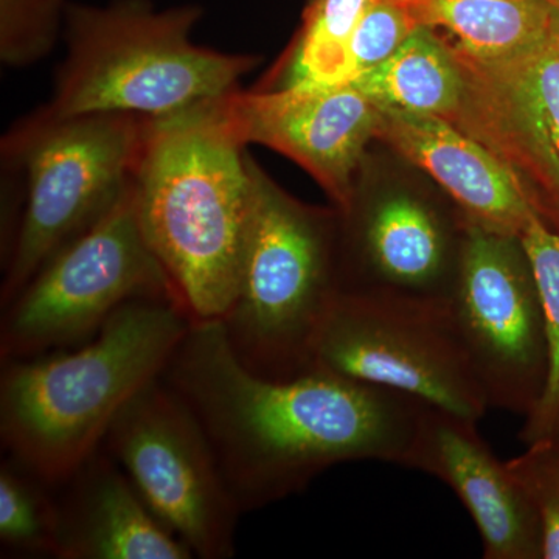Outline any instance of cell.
<instances>
[{
    "instance_id": "6da1fadb",
    "label": "cell",
    "mask_w": 559,
    "mask_h": 559,
    "mask_svg": "<svg viewBox=\"0 0 559 559\" xmlns=\"http://www.w3.org/2000/svg\"><path fill=\"white\" fill-rule=\"evenodd\" d=\"M160 378L201 423L242 513L304 491L340 463L403 466L425 406L323 370L260 377L221 319L193 320Z\"/></svg>"
},
{
    "instance_id": "7a4b0ae2",
    "label": "cell",
    "mask_w": 559,
    "mask_h": 559,
    "mask_svg": "<svg viewBox=\"0 0 559 559\" xmlns=\"http://www.w3.org/2000/svg\"><path fill=\"white\" fill-rule=\"evenodd\" d=\"M191 322L176 301L131 300L83 344L2 362L7 455L53 487L68 479L100 450L121 409L159 380Z\"/></svg>"
},
{
    "instance_id": "3957f363",
    "label": "cell",
    "mask_w": 559,
    "mask_h": 559,
    "mask_svg": "<svg viewBox=\"0 0 559 559\" xmlns=\"http://www.w3.org/2000/svg\"><path fill=\"white\" fill-rule=\"evenodd\" d=\"M221 98L150 119L132 179L140 229L191 320L223 319L240 283L249 153Z\"/></svg>"
},
{
    "instance_id": "277c9868",
    "label": "cell",
    "mask_w": 559,
    "mask_h": 559,
    "mask_svg": "<svg viewBox=\"0 0 559 559\" xmlns=\"http://www.w3.org/2000/svg\"><path fill=\"white\" fill-rule=\"evenodd\" d=\"M200 5L159 9L151 0L70 2L64 58L55 73L46 116L132 114L159 119L224 97L259 66L250 53L198 46Z\"/></svg>"
},
{
    "instance_id": "5b68a950",
    "label": "cell",
    "mask_w": 559,
    "mask_h": 559,
    "mask_svg": "<svg viewBox=\"0 0 559 559\" xmlns=\"http://www.w3.org/2000/svg\"><path fill=\"white\" fill-rule=\"evenodd\" d=\"M250 197L240 283L221 322L253 373L289 380L312 370V348L340 294L333 216L304 207L248 156Z\"/></svg>"
},
{
    "instance_id": "8992f818",
    "label": "cell",
    "mask_w": 559,
    "mask_h": 559,
    "mask_svg": "<svg viewBox=\"0 0 559 559\" xmlns=\"http://www.w3.org/2000/svg\"><path fill=\"white\" fill-rule=\"evenodd\" d=\"M148 120L132 114L57 119L36 109L7 132L3 162L22 171L25 187L20 231L2 267V308L130 189Z\"/></svg>"
},
{
    "instance_id": "52a82bcc",
    "label": "cell",
    "mask_w": 559,
    "mask_h": 559,
    "mask_svg": "<svg viewBox=\"0 0 559 559\" xmlns=\"http://www.w3.org/2000/svg\"><path fill=\"white\" fill-rule=\"evenodd\" d=\"M138 299L173 300L183 308L140 229L131 183L100 219L58 249L2 308L0 359L33 358L83 344L114 312Z\"/></svg>"
},
{
    "instance_id": "ba28073f",
    "label": "cell",
    "mask_w": 559,
    "mask_h": 559,
    "mask_svg": "<svg viewBox=\"0 0 559 559\" xmlns=\"http://www.w3.org/2000/svg\"><path fill=\"white\" fill-rule=\"evenodd\" d=\"M312 370L476 421L489 409L450 301L340 290L316 337Z\"/></svg>"
},
{
    "instance_id": "9c48e42d",
    "label": "cell",
    "mask_w": 559,
    "mask_h": 559,
    "mask_svg": "<svg viewBox=\"0 0 559 559\" xmlns=\"http://www.w3.org/2000/svg\"><path fill=\"white\" fill-rule=\"evenodd\" d=\"M102 448L194 557H234L240 506L201 423L162 378L121 409Z\"/></svg>"
},
{
    "instance_id": "30bf717a",
    "label": "cell",
    "mask_w": 559,
    "mask_h": 559,
    "mask_svg": "<svg viewBox=\"0 0 559 559\" xmlns=\"http://www.w3.org/2000/svg\"><path fill=\"white\" fill-rule=\"evenodd\" d=\"M450 310L489 407L528 415L546 382L547 347L520 238L468 224Z\"/></svg>"
},
{
    "instance_id": "8fae6325",
    "label": "cell",
    "mask_w": 559,
    "mask_h": 559,
    "mask_svg": "<svg viewBox=\"0 0 559 559\" xmlns=\"http://www.w3.org/2000/svg\"><path fill=\"white\" fill-rule=\"evenodd\" d=\"M242 145H260L296 162L318 180L340 212L355 194L364 151L377 139L381 110L353 84L231 91L221 98Z\"/></svg>"
},
{
    "instance_id": "7c38bea8",
    "label": "cell",
    "mask_w": 559,
    "mask_h": 559,
    "mask_svg": "<svg viewBox=\"0 0 559 559\" xmlns=\"http://www.w3.org/2000/svg\"><path fill=\"white\" fill-rule=\"evenodd\" d=\"M450 50L465 84L455 127L484 143L518 178L533 176L559 194L557 22L527 49L500 60Z\"/></svg>"
},
{
    "instance_id": "4fadbf2b",
    "label": "cell",
    "mask_w": 559,
    "mask_h": 559,
    "mask_svg": "<svg viewBox=\"0 0 559 559\" xmlns=\"http://www.w3.org/2000/svg\"><path fill=\"white\" fill-rule=\"evenodd\" d=\"M403 466L425 471L457 495L479 530L485 558H540L536 511L507 462L481 439L476 419L425 404Z\"/></svg>"
},
{
    "instance_id": "5bb4252c",
    "label": "cell",
    "mask_w": 559,
    "mask_h": 559,
    "mask_svg": "<svg viewBox=\"0 0 559 559\" xmlns=\"http://www.w3.org/2000/svg\"><path fill=\"white\" fill-rule=\"evenodd\" d=\"M341 216L348 224L353 259L352 275L341 282L342 293L450 301L463 245L454 246L450 227L436 210L395 194Z\"/></svg>"
},
{
    "instance_id": "9a60e30c",
    "label": "cell",
    "mask_w": 559,
    "mask_h": 559,
    "mask_svg": "<svg viewBox=\"0 0 559 559\" xmlns=\"http://www.w3.org/2000/svg\"><path fill=\"white\" fill-rule=\"evenodd\" d=\"M377 139L436 179L469 226L520 238L536 210L516 173L450 120L381 110Z\"/></svg>"
},
{
    "instance_id": "2e32d148",
    "label": "cell",
    "mask_w": 559,
    "mask_h": 559,
    "mask_svg": "<svg viewBox=\"0 0 559 559\" xmlns=\"http://www.w3.org/2000/svg\"><path fill=\"white\" fill-rule=\"evenodd\" d=\"M58 559H190L108 452L95 451L55 487Z\"/></svg>"
},
{
    "instance_id": "e0dca14e",
    "label": "cell",
    "mask_w": 559,
    "mask_h": 559,
    "mask_svg": "<svg viewBox=\"0 0 559 559\" xmlns=\"http://www.w3.org/2000/svg\"><path fill=\"white\" fill-rule=\"evenodd\" d=\"M382 112L441 117L454 123L462 108V72L432 28L418 27L388 61L349 81Z\"/></svg>"
},
{
    "instance_id": "ac0fdd59",
    "label": "cell",
    "mask_w": 559,
    "mask_h": 559,
    "mask_svg": "<svg viewBox=\"0 0 559 559\" xmlns=\"http://www.w3.org/2000/svg\"><path fill=\"white\" fill-rule=\"evenodd\" d=\"M419 25L448 33V46L476 60L527 49L554 28L546 0H404Z\"/></svg>"
},
{
    "instance_id": "d6986e66",
    "label": "cell",
    "mask_w": 559,
    "mask_h": 559,
    "mask_svg": "<svg viewBox=\"0 0 559 559\" xmlns=\"http://www.w3.org/2000/svg\"><path fill=\"white\" fill-rule=\"evenodd\" d=\"M374 0H311L299 39L275 86H336L349 81V46ZM260 90V87H259Z\"/></svg>"
},
{
    "instance_id": "ffe728a7",
    "label": "cell",
    "mask_w": 559,
    "mask_h": 559,
    "mask_svg": "<svg viewBox=\"0 0 559 559\" xmlns=\"http://www.w3.org/2000/svg\"><path fill=\"white\" fill-rule=\"evenodd\" d=\"M520 240L543 305L547 347L543 393L522 430V439L530 447L559 439V231L551 230L535 210Z\"/></svg>"
},
{
    "instance_id": "44dd1931",
    "label": "cell",
    "mask_w": 559,
    "mask_h": 559,
    "mask_svg": "<svg viewBox=\"0 0 559 559\" xmlns=\"http://www.w3.org/2000/svg\"><path fill=\"white\" fill-rule=\"evenodd\" d=\"M0 547L7 558H57L55 487L10 455L0 465Z\"/></svg>"
},
{
    "instance_id": "7402d4cb",
    "label": "cell",
    "mask_w": 559,
    "mask_h": 559,
    "mask_svg": "<svg viewBox=\"0 0 559 559\" xmlns=\"http://www.w3.org/2000/svg\"><path fill=\"white\" fill-rule=\"evenodd\" d=\"M69 0H0V61L25 69L46 60L64 35Z\"/></svg>"
},
{
    "instance_id": "603a6c76",
    "label": "cell",
    "mask_w": 559,
    "mask_h": 559,
    "mask_svg": "<svg viewBox=\"0 0 559 559\" xmlns=\"http://www.w3.org/2000/svg\"><path fill=\"white\" fill-rule=\"evenodd\" d=\"M507 465L538 516L540 558L559 559V440L530 444Z\"/></svg>"
},
{
    "instance_id": "cb8c5ba5",
    "label": "cell",
    "mask_w": 559,
    "mask_h": 559,
    "mask_svg": "<svg viewBox=\"0 0 559 559\" xmlns=\"http://www.w3.org/2000/svg\"><path fill=\"white\" fill-rule=\"evenodd\" d=\"M418 27L404 0H374L353 35L349 81L388 61Z\"/></svg>"
},
{
    "instance_id": "d4e9b609",
    "label": "cell",
    "mask_w": 559,
    "mask_h": 559,
    "mask_svg": "<svg viewBox=\"0 0 559 559\" xmlns=\"http://www.w3.org/2000/svg\"><path fill=\"white\" fill-rule=\"evenodd\" d=\"M549 3L551 11H554L555 22L559 25V0H546Z\"/></svg>"
},
{
    "instance_id": "484cf974",
    "label": "cell",
    "mask_w": 559,
    "mask_h": 559,
    "mask_svg": "<svg viewBox=\"0 0 559 559\" xmlns=\"http://www.w3.org/2000/svg\"><path fill=\"white\" fill-rule=\"evenodd\" d=\"M557 440H559V439H557Z\"/></svg>"
}]
</instances>
